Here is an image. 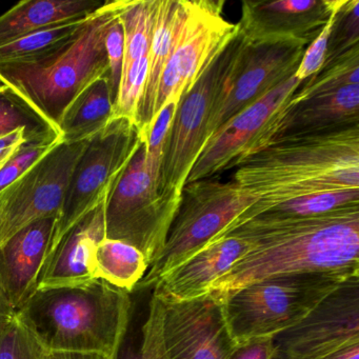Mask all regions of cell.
Returning a JSON list of instances; mask_svg holds the SVG:
<instances>
[{
	"label": "cell",
	"instance_id": "cell-1",
	"mask_svg": "<svg viewBox=\"0 0 359 359\" xmlns=\"http://www.w3.org/2000/svg\"><path fill=\"white\" fill-rule=\"evenodd\" d=\"M252 248L208 293L224 302L243 285L287 273H359V203L309 217L260 214L222 232ZM213 241V243H214Z\"/></svg>",
	"mask_w": 359,
	"mask_h": 359
},
{
	"label": "cell",
	"instance_id": "cell-2",
	"mask_svg": "<svg viewBox=\"0 0 359 359\" xmlns=\"http://www.w3.org/2000/svg\"><path fill=\"white\" fill-rule=\"evenodd\" d=\"M231 180L255 203L226 230L287 201L359 190V125L275 140L241 161Z\"/></svg>",
	"mask_w": 359,
	"mask_h": 359
},
{
	"label": "cell",
	"instance_id": "cell-3",
	"mask_svg": "<svg viewBox=\"0 0 359 359\" xmlns=\"http://www.w3.org/2000/svg\"><path fill=\"white\" fill-rule=\"evenodd\" d=\"M48 352L116 358L131 325V294L102 279L37 290L18 311Z\"/></svg>",
	"mask_w": 359,
	"mask_h": 359
},
{
	"label": "cell",
	"instance_id": "cell-4",
	"mask_svg": "<svg viewBox=\"0 0 359 359\" xmlns=\"http://www.w3.org/2000/svg\"><path fill=\"white\" fill-rule=\"evenodd\" d=\"M125 0L104 1L83 27L51 53L0 65V83L60 131L66 109L96 79L108 76L106 36Z\"/></svg>",
	"mask_w": 359,
	"mask_h": 359
},
{
	"label": "cell",
	"instance_id": "cell-5",
	"mask_svg": "<svg viewBox=\"0 0 359 359\" xmlns=\"http://www.w3.org/2000/svg\"><path fill=\"white\" fill-rule=\"evenodd\" d=\"M354 274L359 273H287L243 285L222 302L229 330L238 344L275 336L297 325L344 279Z\"/></svg>",
	"mask_w": 359,
	"mask_h": 359
},
{
	"label": "cell",
	"instance_id": "cell-6",
	"mask_svg": "<svg viewBox=\"0 0 359 359\" xmlns=\"http://www.w3.org/2000/svg\"><path fill=\"white\" fill-rule=\"evenodd\" d=\"M254 203L232 180L213 177L186 184L165 247L136 289H153L163 275L213 243Z\"/></svg>",
	"mask_w": 359,
	"mask_h": 359
},
{
	"label": "cell",
	"instance_id": "cell-7",
	"mask_svg": "<svg viewBox=\"0 0 359 359\" xmlns=\"http://www.w3.org/2000/svg\"><path fill=\"white\" fill-rule=\"evenodd\" d=\"M178 208L159 194L147 168L142 140L104 203L107 238L137 248L150 266L165 247Z\"/></svg>",
	"mask_w": 359,
	"mask_h": 359
},
{
	"label": "cell",
	"instance_id": "cell-8",
	"mask_svg": "<svg viewBox=\"0 0 359 359\" xmlns=\"http://www.w3.org/2000/svg\"><path fill=\"white\" fill-rule=\"evenodd\" d=\"M237 34L203 72L194 87L180 100L163 159L159 194L180 205L191 170L208 142V127L216 97L243 48Z\"/></svg>",
	"mask_w": 359,
	"mask_h": 359
},
{
	"label": "cell",
	"instance_id": "cell-9",
	"mask_svg": "<svg viewBox=\"0 0 359 359\" xmlns=\"http://www.w3.org/2000/svg\"><path fill=\"white\" fill-rule=\"evenodd\" d=\"M142 140L137 126L127 118L111 119L89 140L71 175L48 253L79 220L106 203Z\"/></svg>",
	"mask_w": 359,
	"mask_h": 359
},
{
	"label": "cell",
	"instance_id": "cell-10",
	"mask_svg": "<svg viewBox=\"0 0 359 359\" xmlns=\"http://www.w3.org/2000/svg\"><path fill=\"white\" fill-rule=\"evenodd\" d=\"M222 0H180L171 50L157 95L156 116L194 87L210 65L237 34V26L224 16Z\"/></svg>",
	"mask_w": 359,
	"mask_h": 359
},
{
	"label": "cell",
	"instance_id": "cell-11",
	"mask_svg": "<svg viewBox=\"0 0 359 359\" xmlns=\"http://www.w3.org/2000/svg\"><path fill=\"white\" fill-rule=\"evenodd\" d=\"M89 140L73 144L62 140L0 192V248L29 224L57 217L73 170Z\"/></svg>",
	"mask_w": 359,
	"mask_h": 359
},
{
	"label": "cell",
	"instance_id": "cell-12",
	"mask_svg": "<svg viewBox=\"0 0 359 359\" xmlns=\"http://www.w3.org/2000/svg\"><path fill=\"white\" fill-rule=\"evenodd\" d=\"M302 81L295 76L235 115L209 138L191 170L187 184L235 169L271 142L275 123Z\"/></svg>",
	"mask_w": 359,
	"mask_h": 359
},
{
	"label": "cell",
	"instance_id": "cell-13",
	"mask_svg": "<svg viewBox=\"0 0 359 359\" xmlns=\"http://www.w3.org/2000/svg\"><path fill=\"white\" fill-rule=\"evenodd\" d=\"M306 48L281 43L249 45L245 41L214 102L208 140L235 115L294 76Z\"/></svg>",
	"mask_w": 359,
	"mask_h": 359
},
{
	"label": "cell",
	"instance_id": "cell-14",
	"mask_svg": "<svg viewBox=\"0 0 359 359\" xmlns=\"http://www.w3.org/2000/svg\"><path fill=\"white\" fill-rule=\"evenodd\" d=\"M273 338L285 359H316L359 341V274L346 277L297 325Z\"/></svg>",
	"mask_w": 359,
	"mask_h": 359
},
{
	"label": "cell",
	"instance_id": "cell-15",
	"mask_svg": "<svg viewBox=\"0 0 359 359\" xmlns=\"http://www.w3.org/2000/svg\"><path fill=\"white\" fill-rule=\"evenodd\" d=\"M161 304V334L169 359H228L238 346L222 302L211 294Z\"/></svg>",
	"mask_w": 359,
	"mask_h": 359
},
{
	"label": "cell",
	"instance_id": "cell-16",
	"mask_svg": "<svg viewBox=\"0 0 359 359\" xmlns=\"http://www.w3.org/2000/svg\"><path fill=\"white\" fill-rule=\"evenodd\" d=\"M338 0H243L236 24L249 45L308 47L323 30Z\"/></svg>",
	"mask_w": 359,
	"mask_h": 359
},
{
	"label": "cell",
	"instance_id": "cell-17",
	"mask_svg": "<svg viewBox=\"0 0 359 359\" xmlns=\"http://www.w3.org/2000/svg\"><path fill=\"white\" fill-rule=\"evenodd\" d=\"M56 218L29 224L0 248V293L14 312L36 293Z\"/></svg>",
	"mask_w": 359,
	"mask_h": 359
},
{
	"label": "cell",
	"instance_id": "cell-18",
	"mask_svg": "<svg viewBox=\"0 0 359 359\" xmlns=\"http://www.w3.org/2000/svg\"><path fill=\"white\" fill-rule=\"evenodd\" d=\"M104 203L79 220L48 253L37 290L75 287L94 280L96 248L107 237Z\"/></svg>",
	"mask_w": 359,
	"mask_h": 359
},
{
	"label": "cell",
	"instance_id": "cell-19",
	"mask_svg": "<svg viewBox=\"0 0 359 359\" xmlns=\"http://www.w3.org/2000/svg\"><path fill=\"white\" fill-rule=\"evenodd\" d=\"M252 243L239 237H224L163 275L153 287L163 302L201 297L251 250Z\"/></svg>",
	"mask_w": 359,
	"mask_h": 359
},
{
	"label": "cell",
	"instance_id": "cell-20",
	"mask_svg": "<svg viewBox=\"0 0 359 359\" xmlns=\"http://www.w3.org/2000/svg\"><path fill=\"white\" fill-rule=\"evenodd\" d=\"M357 125L359 85L346 86L333 93L287 107L275 123L271 142L281 137L327 133Z\"/></svg>",
	"mask_w": 359,
	"mask_h": 359
},
{
	"label": "cell",
	"instance_id": "cell-21",
	"mask_svg": "<svg viewBox=\"0 0 359 359\" xmlns=\"http://www.w3.org/2000/svg\"><path fill=\"white\" fill-rule=\"evenodd\" d=\"M104 4L97 0H22L0 15V47L47 27L91 15Z\"/></svg>",
	"mask_w": 359,
	"mask_h": 359
},
{
	"label": "cell",
	"instance_id": "cell-22",
	"mask_svg": "<svg viewBox=\"0 0 359 359\" xmlns=\"http://www.w3.org/2000/svg\"><path fill=\"white\" fill-rule=\"evenodd\" d=\"M178 12L180 0H157L154 29L148 56V75L138 110L137 127L144 140L156 117L159 83L171 50Z\"/></svg>",
	"mask_w": 359,
	"mask_h": 359
},
{
	"label": "cell",
	"instance_id": "cell-23",
	"mask_svg": "<svg viewBox=\"0 0 359 359\" xmlns=\"http://www.w3.org/2000/svg\"><path fill=\"white\" fill-rule=\"evenodd\" d=\"M113 106L108 76L96 79L65 111L58 128L62 142L91 140L110 123Z\"/></svg>",
	"mask_w": 359,
	"mask_h": 359
},
{
	"label": "cell",
	"instance_id": "cell-24",
	"mask_svg": "<svg viewBox=\"0 0 359 359\" xmlns=\"http://www.w3.org/2000/svg\"><path fill=\"white\" fill-rule=\"evenodd\" d=\"M148 269V262L137 248L106 237L96 248L92 275L131 294Z\"/></svg>",
	"mask_w": 359,
	"mask_h": 359
},
{
	"label": "cell",
	"instance_id": "cell-25",
	"mask_svg": "<svg viewBox=\"0 0 359 359\" xmlns=\"http://www.w3.org/2000/svg\"><path fill=\"white\" fill-rule=\"evenodd\" d=\"M91 15L47 27L0 47V65L32 62L51 53L72 37Z\"/></svg>",
	"mask_w": 359,
	"mask_h": 359
},
{
	"label": "cell",
	"instance_id": "cell-26",
	"mask_svg": "<svg viewBox=\"0 0 359 359\" xmlns=\"http://www.w3.org/2000/svg\"><path fill=\"white\" fill-rule=\"evenodd\" d=\"M157 0H125L121 18L125 33L123 76L132 64L149 55Z\"/></svg>",
	"mask_w": 359,
	"mask_h": 359
},
{
	"label": "cell",
	"instance_id": "cell-27",
	"mask_svg": "<svg viewBox=\"0 0 359 359\" xmlns=\"http://www.w3.org/2000/svg\"><path fill=\"white\" fill-rule=\"evenodd\" d=\"M353 85H359V46L325 65L317 74L302 81L287 107L297 106L311 98L327 95Z\"/></svg>",
	"mask_w": 359,
	"mask_h": 359
},
{
	"label": "cell",
	"instance_id": "cell-28",
	"mask_svg": "<svg viewBox=\"0 0 359 359\" xmlns=\"http://www.w3.org/2000/svg\"><path fill=\"white\" fill-rule=\"evenodd\" d=\"M25 128L32 144L62 140L60 131L35 112L18 94L6 87L0 91V137Z\"/></svg>",
	"mask_w": 359,
	"mask_h": 359
},
{
	"label": "cell",
	"instance_id": "cell-29",
	"mask_svg": "<svg viewBox=\"0 0 359 359\" xmlns=\"http://www.w3.org/2000/svg\"><path fill=\"white\" fill-rule=\"evenodd\" d=\"M116 359H169L161 334V300L154 294L151 296L148 314L140 332L131 336L128 331Z\"/></svg>",
	"mask_w": 359,
	"mask_h": 359
},
{
	"label": "cell",
	"instance_id": "cell-30",
	"mask_svg": "<svg viewBox=\"0 0 359 359\" xmlns=\"http://www.w3.org/2000/svg\"><path fill=\"white\" fill-rule=\"evenodd\" d=\"M46 353L20 313H10L0 325V359H43Z\"/></svg>",
	"mask_w": 359,
	"mask_h": 359
},
{
	"label": "cell",
	"instance_id": "cell-31",
	"mask_svg": "<svg viewBox=\"0 0 359 359\" xmlns=\"http://www.w3.org/2000/svg\"><path fill=\"white\" fill-rule=\"evenodd\" d=\"M354 203H359V190L331 191L287 201L262 214L281 217H309Z\"/></svg>",
	"mask_w": 359,
	"mask_h": 359
},
{
	"label": "cell",
	"instance_id": "cell-32",
	"mask_svg": "<svg viewBox=\"0 0 359 359\" xmlns=\"http://www.w3.org/2000/svg\"><path fill=\"white\" fill-rule=\"evenodd\" d=\"M356 46H359V0H341L334 15L325 65L334 62Z\"/></svg>",
	"mask_w": 359,
	"mask_h": 359
},
{
	"label": "cell",
	"instance_id": "cell-33",
	"mask_svg": "<svg viewBox=\"0 0 359 359\" xmlns=\"http://www.w3.org/2000/svg\"><path fill=\"white\" fill-rule=\"evenodd\" d=\"M148 56L134 62L121 76L112 118H127L137 126L138 110L148 75Z\"/></svg>",
	"mask_w": 359,
	"mask_h": 359
},
{
	"label": "cell",
	"instance_id": "cell-34",
	"mask_svg": "<svg viewBox=\"0 0 359 359\" xmlns=\"http://www.w3.org/2000/svg\"><path fill=\"white\" fill-rule=\"evenodd\" d=\"M178 104L169 102L165 104L157 116L155 117L152 126L149 129L144 142H146L147 168L156 184L157 189L161 187V172H163V159L167 151L168 140L174 115L177 110Z\"/></svg>",
	"mask_w": 359,
	"mask_h": 359
},
{
	"label": "cell",
	"instance_id": "cell-35",
	"mask_svg": "<svg viewBox=\"0 0 359 359\" xmlns=\"http://www.w3.org/2000/svg\"><path fill=\"white\" fill-rule=\"evenodd\" d=\"M106 51L109 65V83H110L113 102L115 104L119 85H121L123 58H125V33H123V22L119 16L112 22L107 33Z\"/></svg>",
	"mask_w": 359,
	"mask_h": 359
},
{
	"label": "cell",
	"instance_id": "cell-36",
	"mask_svg": "<svg viewBox=\"0 0 359 359\" xmlns=\"http://www.w3.org/2000/svg\"><path fill=\"white\" fill-rule=\"evenodd\" d=\"M62 140L47 144H27L20 152L0 171V192L13 184L22 174L36 165L52 149L55 148Z\"/></svg>",
	"mask_w": 359,
	"mask_h": 359
},
{
	"label": "cell",
	"instance_id": "cell-37",
	"mask_svg": "<svg viewBox=\"0 0 359 359\" xmlns=\"http://www.w3.org/2000/svg\"><path fill=\"white\" fill-rule=\"evenodd\" d=\"M341 0H338L337 5L334 8L329 20L325 26L323 27L318 36L306 48L302 62L298 66L294 76L299 79L300 81H304L310 79L313 75L317 74L323 69L327 56V41H329L330 32H331L332 25H333L334 15L336 10L339 7Z\"/></svg>",
	"mask_w": 359,
	"mask_h": 359
},
{
	"label": "cell",
	"instance_id": "cell-38",
	"mask_svg": "<svg viewBox=\"0 0 359 359\" xmlns=\"http://www.w3.org/2000/svg\"><path fill=\"white\" fill-rule=\"evenodd\" d=\"M228 359H285L279 352L273 336L252 338L238 344Z\"/></svg>",
	"mask_w": 359,
	"mask_h": 359
},
{
	"label": "cell",
	"instance_id": "cell-39",
	"mask_svg": "<svg viewBox=\"0 0 359 359\" xmlns=\"http://www.w3.org/2000/svg\"><path fill=\"white\" fill-rule=\"evenodd\" d=\"M27 144H32L30 136L25 128L14 130L0 137V171L20 152Z\"/></svg>",
	"mask_w": 359,
	"mask_h": 359
},
{
	"label": "cell",
	"instance_id": "cell-40",
	"mask_svg": "<svg viewBox=\"0 0 359 359\" xmlns=\"http://www.w3.org/2000/svg\"><path fill=\"white\" fill-rule=\"evenodd\" d=\"M316 359H359V341L346 344Z\"/></svg>",
	"mask_w": 359,
	"mask_h": 359
},
{
	"label": "cell",
	"instance_id": "cell-41",
	"mask_svg": "<svg viewBox=\"0 0 359 359\" xmlns=\"http://www.w3.org/2000/svg\"><path fill=\"white\" fill-rule=\"evenodd\" d=\"M43 359H116L97 353L48 352Z\"/></svg>",
	"mask_w": 359,
	"mask_h": 359
},
{
	"label": "cell",
	"instance_id": "cell-42",
	"mask_svg": "<svg viewBox=\"0 0 359 359\" xmlns=\"http://www.w3.org/2000/svg\"><path fill=\"white\" fill-rule=\"evenodd\" d=\"M14 312L8 306L6 300L4 299L3 295L0 293V325L3 323V321L5 320L6 317L10 314V313Z\"/></svg>",
	"mask_w": 359,
	"mask_h": 359
},
{
	"label": "cell",
	"instance_id": "cell-43",
	"mask_svg": "<svg viewBox=\"0 0 359 359\" xmlns=\"http://www.w3.org/2000/svg\"><path fill=\"white\" fill-rule=\"evenodd\" d=\"M5 88H6V86L4 85V83H0V91H1V90L5 89Z\"/></svg>",
	"mask_w": 359,
	"mask_h": 359
}]
</instances>
